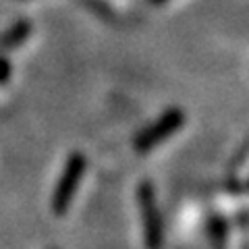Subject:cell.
Segmentation results:
<instances>
[{
    "label": "cell",
    "mask_w": 249,
    "mask_h": 249,
    "mask_svg": "<svg viewBox=\"0 0 249 249\" xmlns=\"http://www.w3.org/2000/svg\"><path fill=\"white\" fill-rule=\"evenodd\" d=\"M85 173V158L79 154H73L71 160L67 162V168L60 177V183L54 191V199H52V210L54 214H62L71 204V199L77 191V185H79V178Z\"/></svg>",
    "instance_id": "6da1fadb"
},
{
    "label": "cell",
    "mask_w": 249,
    "mask_h": 249,
    "mask_svg": "<svg viewBox=\"0 0 249 249\" xmlns=\"http://www.w3.org/2000/svg\"><path fill=\"white\" fill-rule=\"evenodd\" d=\"M183 123H185V114L181 110H168L166 114H162V119L156 121L152 127H147L145 131H142V133L137 135L135 150L139 154L150 152L154 145H158L164 142V139H168Z\"/></svg>",
    "instance_id": "7a4b0ae2"
},
{
    "label": "cell",
    "mask_w": 249,
    "mask_h": 249,
    "mask_svg": "<svg viewBox=\"0 0 249 249\" xmlns=\"http://www.w3.org/2000/svg\"><path fill=\"white\" fill-rule=\"evenodd\" d=\"M139 204H142L143 214V231H145V243L147 249H160L162 245V220L156 208V197L150 185H143L139 189Z\"/></svg>",
    "instance_id": "3957f363"
},
{
    "label": "cell",
    "mask_w": 249,
    "mask_h": 249,
    "mask_svg": "<svg viewBox=\"0 0 249 249\" xmlns=\"http://www.w3.org/2000/svg\"><path fill=\"white\" fill-rule=\"evenodd\" d=\"M29 31H31L29 21H19V23H15V25H13L9 31H6L2 37H0V48H13V46L21 44V42L29 36Z\"/></svg>",
    "instance_id": "277c9868"
},
{
    "label": "cell",
    "mask_w": 249,
    "mask_h": 249,
    "mask_svg": "<svg viewBox=\"0 0 249 249\" xmlns=\"http://www.w3.org/2000/svg\"><path fill=\"white\" fill-rule=\"evenodd\" d=\"M9 75H11V67H9V62H6L4 58H0V83L9 79Z\"/></svg>",
    "instance_id": "5b68a950"
},
{
    "label": "cell",
    "mask_w": 249,
    "mask_h": 249,
    "mask_svg": "<svg viewBox=\"0 0 249 249\" xmlns=\"http://www.w3.org/2000/svg\"><path fill=\"white\" fill-rule=\"evenodd\" d=\"M154 4H162V2H166V0H152Z\"/></svg>",
    "instance_id": "8992f818"
}]
</instances>
